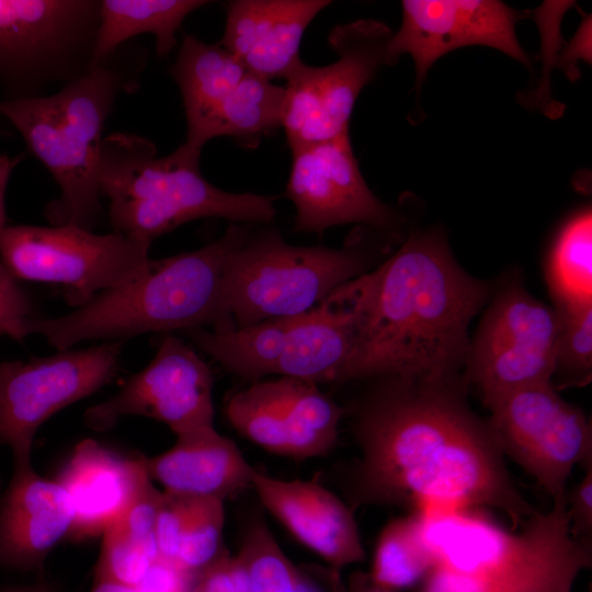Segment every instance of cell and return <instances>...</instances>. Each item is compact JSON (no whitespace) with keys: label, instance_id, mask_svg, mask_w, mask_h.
Wrapping results in <instances>:
<instances>
[{"label":"cell","instance_id":"f35d334b","mask_svg":"<svg viewBox=\"0 0 592 592\" xmlns=\"http://www.w3.org/2000/svg\"><path fill=\"white\" fill-rule=\"evenodd\" d=\"M21 157L11 158L7 155H0V230L5 227V191L11 173L20 162Z\"/></svg>","mask_w":592,"mask_h":592},{"label":"cell","instance_id":"ab89813d","mask_svg":"<svg viewBox=\"0 0 592 592\" xmlns=\"http://www.w3.org/2000/svg\"><path fill=\"white\" fill-rule=\"evenodd\" d=\"M0 592H58L55 587L46 581L37 580L32 583L10 585L0 590Z\"/></svg>","mask_w":592,"mask_h":592},{"label":"cell","instance_id":"603a6c76","mask_svg":"<svg viewBox=\"0 0 592 592\" xmlns=\"http://www.w3.org/2000/svg\"><path fill=\"white\" fill-rule=\"evenodd\" d=\"M355 344V316L344 283L303 314L272 374L316 385L340 383Z\"/></svg>","mask_w":592,"mask_h":592},{"label":"cell","instance_id":"d6986e66","mask_svg":"<svg viewBox=\"0 0 592 592\" xmlns=\"http://www.w3.org/2000/svg\"><path fill=\"white\" fill-rule=\"evenodd\" d=\"M251 488L269 512L332 569L364 560L351 508L327 488L309 480L274 478L255 469Z\"/></svg>","mask_w":592,"mask_h":592},{"label":"cell","instance_id":"d590c367","mask_svg":"<svg viewBox=\"0 0 592 592\" xmlns=\"http://www.w3.org/2000/svg\"><path fill=\"white\" fill-rule=\"evenodd\" d=\"M192 592H250L248 572L240 557L230 556L224 549L195 574Z\"/></svg>","mask_w":592,"mask_h":592},{"label":"cell","instance_id":"5bb4252c","mask_svg":"<svg viewBox=\"0 0 592 592\" xmlns=\"http://www.w3.org/2000/svg\"><path fill=\"white\" fill-rule=\"evenodd\" d=\"M232 428L261 448L293 459L327 455L343 409L318 385L289 376L257 380L226 403Z\"/></svg>","mask_w":592,"mask_h":592},{"label":"cell","instance_id":"8d00e7d4","mask_svg":"<svg viewBox=\"0 0 592 592\" xmlns=\"http://www.w3.org/2000/svg\"><path fill=\"white\" fill-rule=\"evenodd\" d=\"M585 469L581 481L566 493V501L571 535L591 545L588 538L592 534V465Z\"/></svg>","mask_w":592,"mask_h":592},{"label":"cell","instance_id":"e575fe53","mask_svg":"<svg viewBox=\"0 0 592 592\" xmlns=\"http://www.w3.org/2000/svg\"><path fill=\"white\" fill-rule=\"evenodd\" d=\"M34 318L33 304L0 261V334L24 340L26 325Z\"/></svg>","mask_w":592,"mask_h":592},{"label":"cell","instance_id":"44dd1931","mask_svg":"<svg viewBox=\"0 0 592 592\" xmlns=\"http://www.w3.org/2000/svg\"><path fill=\"white\" fill-rule=\"evenodd\" d=\"M328 0H235L227 5L218 43L252 75L284 79L303 62L299 48L306 29Z\"/></svg>","mask_w":592,"mask_h":592},{"label":"cell","instance_id":"4316f807","mask_svg":"<svg viewBox=\"0 0 592 592\" xmlns=\"http://www.w3.org/2000/svg\"><path fill=\"white\" fill-rule=\"evenodd\" d=\"M248 73L221 45L186 35L171 67L182 96L186 127L202 119Z\"/></svg>","mask_w":592,"mask_h":592},{"label":"cell","instance_id":"5b68a950","mask_svg":"<svg viewBox=\"0 0 592 592\" xmlns=\"http://www.w3.org/2000/svg\"><path fill=\"white\" fill-rule=\"evenodd\" d=\"M132 60L118 56L117 48L54 93L0 102V114L19 130L60 189L59 197L45 208L54 226L92 230L103 216L99 184L102 132L117 96L136 89L140 68Z\"/></svg>","mask_w":592,"mask_h":592},{"label":"cell","instance_id":"7a4b0ae2","mask_svg":"<svg viewBox=\"0 0 592 592\" xmlns=\"http://www.w3.org/2000/svg\"><path fill=\"white\" fill-rule=\"evenodd\" d=\"M356 344L341 382L458 378L468 327L491 288L468 275L437 230L415 232L371 273L345 283Z\"/></svg>","mask_w":592,"mask_h":592},{"label":"cell","instance_id":"b9f144b4","mask_svg":"<svg viewBox=\"0 0 592 592\" xmlns=\"http://www.w3.org/2000/svg\"><path fill=\"white\" fill-rule=\"evenodd\" d=\"M362 592H389L379 588H376L374 585H371L368 589L362 591Z\"/></svg>","mask_w":592,"mask_h":592},{"label":"cell","instance_id":"484cf974","mask_svg":"<svg viewBox=\"0 0 592 592\" xmlns=\"http://www.w3.org/2000/svg\"><path fill=\"white\" fill-rule=\"evenodd\" d=\"M301 315L267 319L225 331L198 328L185 331L194 343L227 371L258 380L272 374L286 341Z\"/></svg>","mask_w":592,"mask_h":592},{"label":"cell","instance_id":"3957f363","mask_svg":"<svg viewBox=\"0 0 592 592\" xmlns=\"http://www.w3.org/2000/svg\"><path fill=\"white\" fill-rule=\"evenodd\" d=\"M432 557L420 592H571L592 563L591 545L570 533L567 501H553L517 528L476 509L422 514Z\"/></svg>","mask_w":592,"mask_h":592},{"label":"cell","instance_id":"74e56055","mask_svg":"<svg viewBox=\"0 0 592 592\" xmlns=\"http://www.w3.org/2000/svg\"><path fill=\"white\" fill-rule=\"evenodd\" d=\"M194 574L158 559L138 584V592H192Z\"/></svg>","mask_w":592,"mask_h":592},{"label":"cell","instance_id":"9a60e30c","mask_svg":"<svg viewBox=\"0 0 592 592\" xmlns=\"http://www.w3.org/2000/svg\"><path fill=\"white\" fill-rule=\"evenodd\" d=\"M213 374L181 339L167 334L151 362L107 400L83 414L87 426L105 431L126 415L167 424L175 435L214 426Z\"/></svg>","mask_w":592,"mask_h":592},{"label":"cell","instance_id":"f546056e","mask_svg":"<svg viewBox=\"0 0 592 592\" xmlns=\"http://www.w3.org/2000/svg\"><path fill=\"white\" fill-rule=\"evenodd\" d=\"M237 555L247 569L250 592H325L288 559L263 520L248 525Z\"/></svg>","mask_w":592,"mask_h":592},{"label":"cell","instance_id":"1f68e13d","mask_svg":"<svg viewBox=\"0 0 592 592\" xmlns=\"http://www.w3.org/2000/svg\"><path fill=\"white\" fill-rule=\"evenodd\" d=\"M224 501L192 497L174 565L195 576L212 563L224 550Z\"/></svg>","mask_w":592,"mask_h":592},{"label":"cell","instance_id":"52a82bcc","mask_svg":"<svg viewBox=\"0 0 592 592\" xmlns=\"http://www.w3.org/2000/svg\"><path fill=\"white\" fill-rule=\"evenodd\" d=\"M363 271V258L349 248L295 247L275 231L249 236L227 276L232 322L246 328L305 314Z\"/></svg>","mask_w":592,"mask_h":592},{"label":"cell","instance_id":"8992f818","mask_svg":"<svg viewBox=\"0 0 592 592\" xmlns=\"http://www.w3.org/2000/svg\"><path fill=\"white\" fill-rule=\"evenodd\" d=\"M201 152L183 143L158 157L155 144L145 137L130 133L103 137L99 184L113 230L151 243L200 218L234 224L273 220L272 197L227 192L209 183L201 172Z\"/></svg>","mask_w":592,"mask_h":592},{"label":"cell","instance_id":"7402d4cb","mask_svg":"<svg viewBox=\"0 0 592 592\" xmlns=\"http://www.w3.org/2000/svg\"><path fill=\"white\" fill-rule=\"evenodd\" d=\"M146 467L163 491L224 502L251 488L254 470L236 443L214 426L177 435L170 449L146 457Z\"/></svg>","mask_w":592,"mask_h":592},{"label":"cell","instance_id":"8fae6325","mask_svg":"<svg viewBox=\"0 0 592 592\" xmlns=\"http://www.w3.org/2000/svg\"><path fill=\"white\" fill-rule=\"evenodd\" d=\"M123 344L0 363V443L11 449L13 465L32 464L35 434L46 420L115 377Z\"/></svg>","mask_w":592,"mask_h":592},{"label":"cell","instance_id":"f1b7e54d","mask_svg":"<svg viewBox=\"0 0 592 592\" xmlns=\"http://www.w3.org/2000/svg\"><path fill=\"white\" fill-rule=\"evenodd\" d=\"M432 567L423 535L422 514L389 522L382 531L374 551L372 585L402 591L422 584Z\"/></svg>","mask_w":592,"mask_h":592},{"label":"cell","instance_id":"ffe728a7","mask_svg":"<svg viewBox=\"0 0 592 592\" xmlns=\"http://www.w3.org/2000/svg\"><path fill=\"white\" fill-rule=\"evenodd\" d=\"M55 479L73 504L72 542L101 536L152 481L146 456L126 457L91 439L75 446Z\"/></svg>","mask_w":592,"mask_h":592},{"label":"cell","instance_id":"836d02e7","mask_svg":"<svg viewBox=\"0 0 592 592\" xmlns=\"http://www.w3.org/2000/svg\"><path fill=\"white\" fill-rule=\"evenodd\" d=\"M191 501L192 497L162 490L155 523V540L159 559L174 565Z\"/></svg>","mask_w":592,"mask_h":592},{"label":"cell","instance_id":"7c38bea8","mask_svg":"<svg viewBox=\"0 0 592 592\" xmlns=\"http://www.w3.org/2000/svg\"><path fill=\"white\" fill-rule=\"evenodd\" d=\"M487 421L503 454L516 462L553 498L566 499L577 465H592V429L584 413L563 400L553 384L521 388L485 403Z\"/></svg>","mask_w":592,"mask_h":592},{"label":"cell","instance_id":"60d3db41","mask_svg":"<svg viewBox=\"0 0 592 592\" xmlns=\"http://www.w3.org/2000/svg\"><path fill=\"white\" fill-rule=\"evenodd\" d=\"M90 592H137V588L107 580H94Z\"/></svg>","mask_w":592,"mask_h":592},{"label":"cell","instance_id":"d4e9b609","mask_svg":"<svg viewBox=\"0 0 592 592\" xmlns=\"http://www.w3.org/2000/svg\"><path fill=\"white\" fill-rule=\"evenodd\" d=\"M207 3L204 0H102L94 66L140 34L153 35L157 54L167 57L177 46V33L185 18Z\"/></svg>","mask_w":592,"mask_h":592},{"label":"cell","instance_id":"d6a6232c","mask_svg":"<svg viewBox=\"0 0 592 592\" xmlns=\"http://www.w3.org/2000/svg\"><path fill=\"white\" fill-rule=\"evenodd\" d=\"M94 580H107L137 588L159 559L156 543L141 542L117 523L102 535Z\"/></svg>","mask_w":592,"mask_h":592},{"label":"cell","instance_id":"83f0119b","mask_svg":"<svg viewBox=\"0 0 592 592\" xmlns=\"http://www.w3.org/2000/svg\"><path fill=\"white\" fill-rule=\"evenodd\" d=\"M546 280L555 307L592 304L591 208L561 226L548 254Z\"/></svg>","mask_w":592,"mask_h":592},{"label":"cell","instance_id":"ba28073f","mask_svg":"<svg viewBox=\"0 0 592 592\" xmlns=\"http://www.w3.org/2000/svg\"><path fill=\"white\" fill-rule=\"evenodd\" d=\"M100 0H0V81L11 99L45 91L94 67Z\"/></svg>","mask_w":592,"mask_h":592},{"label":"cell","instance_id":"6da1fadb","mask_svg":"<svg viewBox=\"0 0 592 592\" xmlns=\"http://www.w3.org/2000/svg\"><path fill=\"white\" fill-rule=\"evenodd\" d=\"M383 379L356 410V505L493 508L513 530L536 511L512 482L488 422L467 405L465 379Z\"/></svg>","mask_w":592,"mask_h":592},{"label":"cell","instance_id":"4fadbf2b","mask_svg":"<svg viewBox=\"0 0 592 592\" xmlns=\"http://www.w3.org/2000/svg\"><path fill=\"white\" fill-rule=\"evenodd\" d=\"M558 317L521 284L505 286L487 309L467 360V383L483 403L504 394L553 384Z\"/></svg>","mask_w":592,"mask_h":592},{"label":"cell","instance_id":"277c9868","mask_svg":"<svg viewBox=\"0 0 592 592\" xmlns=\"http://www.w3.org/2000/svg\"><path fill=\"white\" fill-rule=\"evenodd\" d=\"M248 237L247 225L231 224L216 241L150 260L141 277L99 294L69 314L32 318L26 334H41L61 351L84 341L125 342L149 332L236 329L227 303V276Z\"/></svg>","mask_w":592,"mask_h":592},{"label":"cell","instance_id":"4dcf8cb0","mask_svg":"<svg viewBox=\"0 0 592 592\" xmlns=\"http://www.w3.org/2000/svg\"><path fill=\"white\" fill-rule=\"evenodd\" d=\"M558 338L555 374L562 377L557 388L582 386L592 375V304L555 307Z\"/></svg>","mask_w":592,"mask_h":592},{"label":"cell","instance_id":"e0dca14e","mask_svg":"<svg viewBox=\"0 0 592 592\" xmlns=\"http://www.w3.org/2000/svg\"><path fill=\"white\" fill-rule=\"evenodd\" d=\"M286 196L293 202L295 230L321 235L345 224L387 228L396 218L367 186L350 134L292 150Z\"/></svg>","mask_w":592,"mask_h":592},{"label":"cell","instance_id":"2e32d148","mask_svg":"<svg viewBox=\"0 0 592 592\" xmlns=\"http://www.w3.org/2000/svg\"><path fill=\"white\" fill-rule=\"evenodd\" d=\"M402 22L392 34L386 65L410 54L420 89L429 69L445 54L465 46L496 48L530 68L515 25L522 13L497 0H405Z\"/></svg>","mask_w":592,"mask_h":592},{"label":"cell","instance_id":"cb8c5ba5","mask_svg":"<svg viewBox=\"0 0 592 592\" xmlns=\"http://www.w3.org/2000/svg\"><path fill=\"white\" fill-rule=\"evenodd\" d=\"M284 87L248 73L196 124L186 127V144L194 150L216 137H234L254 146L282 127Z\"/></svg>","mask_w":592,"mask_h":592},{"label":"cell","instance_id":"9c48e42d","mask_svg":"<svg viewBox=\"0 0 592 592\" xmlns=\"http://www.w3.org/2000/svg\"><path fill=\"white\" fill-rule=\"evenodd\" d=\"M149 247L117 231L100 235L75 225L0 230V261L15 280L59 284L78 307L146 274Z\"/></svg>","mask_w":592,"mask_h":592},{"label":"cell","instance_id":"ac0fdd59","mask_svg":"<svg viewBox=\"0 0 592 592\" xmlns=\"http://www.w3.org/2000/svg\"><path fill=\"white\" fill-rule=\"evenodd\" d=\"M75 522L70 496L32 464L13 465L0 501V568L39 571Z\"/></svg>","mask_w":592,"mask_h":592},{"label":"cell","instance_id":"30bf717a","mask_svg":"<svg viewBox=\"0 0 592 592\" xmlns=\"http://www.w3.org/2000/svg\"><path fill=\"white\" fill-rule=\"evenodd\" d=\"M390 29L375 20L337 25L328 41L337 59L327 66L304 61L285 80L282 127L291 150L349 133L354 104L385 64Z\"/></svg>","mask_w":592,"mask_h":592}]
</instances>
